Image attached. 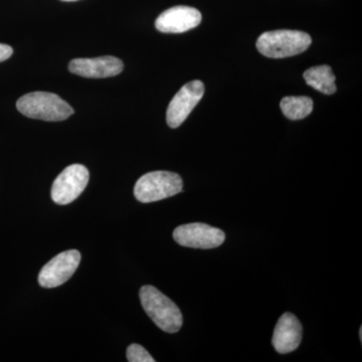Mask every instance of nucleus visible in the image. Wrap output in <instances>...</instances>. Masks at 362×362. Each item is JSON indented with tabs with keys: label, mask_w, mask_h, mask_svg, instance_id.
<instances>
[{
	"label": "nucleus",
	"mask_w": 362,
	"mask_h": 362,
	"mask_svg": "<svg viewBox=\"0 0 362 362\" xmlns=\"http://www.w3.org/2000/svg\"><path fill=\"white\" fill-rule=\"evenodd\" d=\"M140 301L147 315L156 326L168 333H176L182 326V314L177 305L153 286H143Z\"/></svg>",
	"instance_id": "f257e3e1"
},
{
	"label": "nucleus",
	"mask_w": 362,
	"mask_h": 362,
	"mask_svg": "<svg viewBox=\"0 0 362 362\" xmlns=\"http://www.w3.org/2000/svg\"><path fill=\"white\" fill-rule=\"evenodd\" d=\"M23 115L32 119L58 122L73 115L74 109L58 95L49 92L28 93L16 102Z\"/></svg>",
	"instance_id": "f03ea898"
},
{
	"label": "nucleus",
	"mask_w": 362,
	"mask_h": 362,
	"mask_svg": "<svg viewBox=\"0 0 362 362\" xmlns=\"http://www.w3.org/2000/svg\"><path fill=\"white\" fill-rule=\"evenodd\" d=\"M311 44L312 39L308 33L279 30L262 33L257 40V49L267 58L283 59L302 54Z\"/></svg>",
	"instance_id": "7ed1b4c3"
},
{
	"label": "nucleus",
	"mask_w": 362,
	"mask_h": 362,
	"mask_svg": "<svg viewBox=\"0 0 362 362\" xmlns=\"http://www.w3.org/2000/svg\"><path fill=\"white\" fill-rule=\"evenodd\" d=\"M182 180L170 171H152L141 176L136 182V199L143 204L168 199L182 192Z\"/></svg>",
	"instance_id": "20e7f679"
},
{
	"label": "nucleus",
	"mask_w": 362,
	"mask_h": 362,
	"mask_svg": "<svg viewBox=\"0 0 362 362\" xmlns=\"http://www.w3.org/2000/svg\"><path fill=\"white\" fill-rule=\"evenodd\" d=\"M89 178V170L82 164L68 166L52 183V201L61 206L76 201L84 192Z\"/></svg>",
	"instance_id": "39448f33"
},
{
	"label": "nucleus",
	"mask_w": 362,
	"mask_h": 362,
	"mask_svg": "<svg viewBox=\"0 0 362 362\" xmlns=\"http://www.w3.org/2000/svg\"><path fill=\"white\" fill-rule=\"evenodd\" d=\"M173 239L182 247L206 250L223 245L226 235L220 228L194 223L177 226L173 232Z\"/></svg>",
	"instance_id": "423d86ee"
},
{
	"label": "nucleus",
	"mask_w": 362,
	"mask_h": 362,
	"mask_svg": "<svg viewBox=\"0 0 362 362\" xmlns=\"http://www.w3.org/2000/svg\"><path fill=\"white\" fill-rule=\"evenodd\" d=\"M81 262L77 250L61 252L45 264L40 272L39 283L44 288H56L65 284L75 274Z\"/></svg>",
	"instance_id": "0eeeda50"
},
{
	"label": "nucleus",
	"mask_w": 362,
	"mask_h": 362,
	"mask_svg": "<svg viewBox=\"0 0 362 362\" xmlns=\"http://www.w3.org/2000/svg\"><path fill=\"white\" fill-rule=\"evenodd\" d=\"M204 94V86L201 81H192L183 86L171 100L166 112V121L169 127H180L201 101Z\"/></svg>",
	"instance_id": "6e6552de"
},
{
	"label": "nucleus",
	"mask_w": 362,
	"mask_h": 362,
	"mask_svg": "<svg viewBox=\"0 0 362 362\" xmlns=\"http://www.w3.org/2000/svg\"><path fill=\"white\" fill-rule=\"evenodd\" d=\"M202 13L190 6H175L157 18L156 28L164 33H182L201 25Z\"/></svg>",
	"instance_id": "1a4fd4ad"
},
{
	"label": "nucleus",
	"mask_w": 362,
	"mask_h": 362,
	"mask_svg": "<svg viewBox=\"0 0 362 362\" xmlns=\"http://www.w3.org/2000/svg\"><path fill=\"white\" fill-rule=\"evenodd\" d=\"M123 62L115 57L94 59H74L69 64V71L84 78L115 77L123 71Z\"/></svg>",
	"instance_id": "9d476101"
},
{
	"label": "nucleus",
	"mask_w": 362,
	"mask_h": 362,
	"mask_svg": "<svg viewBox=\"0 0 362 362\" xmlns=\"http://www.w3.org/2000/svg\"><path fill=\"white\" fill-rule=\"evenodd\" d=\"M302 332L301 323L296 316L292 313L283 314L278 320L272 338L274 349L281 354L294 351L301 343Z\"/></svg>",
	"instance_id": "9b49d317"
},
{
	"label": "nucleus",
	"mask_w": 362,
	"mask_h": 362,
	"mask_svg": "<svg viewBox=\"0 0 362 362\" xmlns=\"http://www.w3.org/2000/svg\"><path fill=\"white\" fill-rule=\"evenodd\" d=\"M307 85L318 92L326 95H332L337 92L335 76L329 66H317L308 69L303 75Z\"/></svg>",
	"instance_id": "f8f14e48"
},
{
	"label": "nucleus",
	"mask_w": 362,
	"mask_h": 362,
	"mask_svg": "<svg viewBox=\"0 0 362 362\" xmlns=\"http://www.w3.org/2000/svg\"><path fill=\"white\" fill-rule=\"evenodd\" d=\"M281 110L290 120H301L313 111V101L309 97H285L281 101Z\"/></svg>",
	"instance_id": "ddd939ff"
},
{
	"label": "nucleus",
	"mask_w": 362,
	"mask_h": 362,
	"mask_svg": "<svg viewBox=\"0 0 362 362\" xmlns=\"http://www.w3.org/2000/svg\"><path fill=\"white\" fill-rule=\"evenodd\" d=\"M127 361L129 362H154L156 359L150 356L144 347L139 344H131L127 349Z\"/></svg>",
	"instance_id": "4468645a"
},
{
	"label": "nucleus",
	"mask_w": 362,
	"mask_h": 362,
	"mask_svg": "<svg viewBox=\"0 0 362 362\" xmlns=\"http://www.w3.org/2000/svg\"><path fill=\"white\" fill-rule=\"evenodd\" d=\"M13 49L11 45L0 44V63L6 61L7 59L13 56Z\"/></svg>",
	"instance_id": "2eb2a0df"
},
{
	"label": "nucleus",
	"mask_w": 362,
	"mask_h": 362,
	"mask_svg": "<svg viewBox=\"0 0 362 362\" xmlns=\"http://www.w3.org/2000/svg\"><path fill=\"white\" fill-rule=\"evenodd\" d=\"M359 337H361V340L362 339V327L359 329Z\"/></svg>",
	"instance_id": "dca6fc26"
},
{
	"label": "nucleus",
	"mask_w": 362,
	"mask_h": 362,
	"mask_svg": "<svg viewBox=\"0 0 362 362\" xmlns=\"http://www.w3.org/2000/svg\"><path fill=\"white\" fill-rule=\"evenodd\" d=\"M62 1H77V0H62Z\"/></svg>",
	"instance_id": "f3484780"
}]
</instances>
